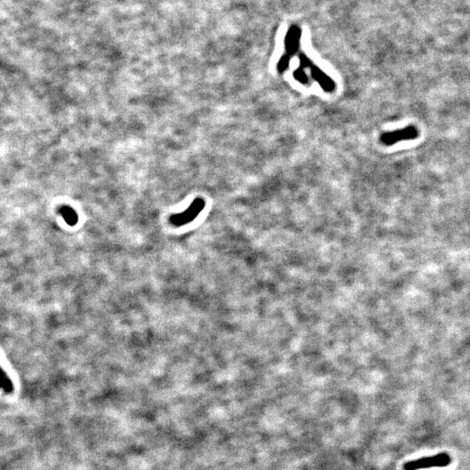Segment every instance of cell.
<instances>
[{"instance_id":"cell-1","label":"cell","mask_w":470,"mask_h":470,"mask_svg":"<svg viewBox=\"0 0 470 470\" xmlns=\"http://www.w3.org/2000/svg\"><path fill=\"white\" fill-rule=\"evenodd\" d=\"M452 459L447 453H440L435 456L410 461L404 463L403 470H420L431 467H445L451 463Z\"/></svg>"},{"instance_id":"cell-4","label":"cell","mask_w":470,"mask_h":470,"mask_svg":"<svg viewBox=\"0 0 470 470\" xmlns=\"http://www.w3.org/2000/svg\"><path fill=\"white\" fill-rule=\"evenodd\" d=\"M301 38V29L297 25L290 26L289 31L285 34V53L289 56H294L299 52Z\"/></svg>"},{"instance_id":"cell-5","label":"cell","mask_w":470,"mask_h":470,"mask_svg":"<svg viewBox=\"0 0 470 470\" xmlns=\"http://www.w3.org/2000/svg\"><path fill=\"white\" fill-rule=\"evenodd\" d=\"M311 72L312 78H314L318 84L320 85V87L326 92V93H332L335 90V83L329 75L320 70L319 67H316L315 64L312 65V67L309 68Z\"/></svg>"},{"instance_id":"cell-3","label":"cell","mask_w":470,"mask_h":470,"mask_svg":"<svg viewBox=\"0 0 470 470\" xmlns=\"http://www.w3.org/2000/svg\"><path fill=\"white\" fill-rule=\"evenodd\" d=\"M204 208H205V200L200 198L196 199L185 212H183L182 214L174 215L172 218V222L173 225L175 226H183L188 224L197 218Z\"/></svg>"},{"instance_id":"cell-2","label":"cell","mask_w":470,"mask_h":470,"mask_svg":"<svg viewBox=\"0 0 470 470\" xmlns=\"http://www.w3.org/2000/svg\"><path fill=\"white\" fill-rule=\"evenodd\" d=\"M419 132L416 127H410L401 128L400 130L389 132L381 134L380 140L385 146H393L400 141L410 140L416 139L418 137Z\"/></svg>"},{"instance_id":"cell-6","label":"cell","mask_w":470,"mask_h":470,"mask_svg":"<svg viewBox=\"0 0 470 470\" xmlns=\"http://www.w3.org/2000/svg\"><path fill=\"white\" fill-rule=\"evenodd\" d=\"M290 59H291V56H289L287 53L283 55L277 64L278 72H280V73H283V72H285L287 70L289 69Z\"/></svg>"},{"instance_id":"cell-7","label":"cell","mask_w":470,"mask_h":470,"mask_svg":"<svg viewBox=\"0 0 470 470\" xmlns=\"http://www.w3.org/2000/svg\"><path fill=\"white\" fill-rule=\"evenodd\" d=\"M294 78L303 85L309 84V77L306 74L302 67H299L294 72Z\"/></svg>"},{"instance_id":"cell-8","label":"cell","mask_w":470,"mask_h":470,"mask_svg":"<svg viewBox=\"0 0 470 470\" xmlns=\"http://www.w3.org/2000/svg\"><path fill=\"white\" fill-rule=\"evenodd\" d=\"M299 59H300V67L304 68H310L313 65L311 59L306 56L305 53H300L299 55Z\"/></svg>"}]
</instances>
